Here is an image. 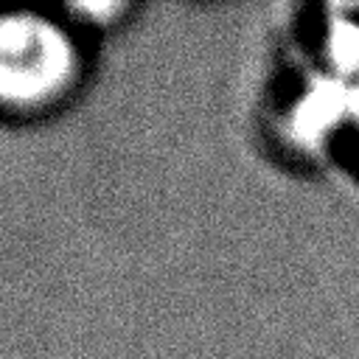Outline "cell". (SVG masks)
I'll return each mask as SVG.
<instances>
[{
	"label": "cell",
	"mask_w": 359,
	"mask_h": 359,
	"mask_svg": "<svg viewBox=\"0 0 359 359\" xmlns=\"http://www.w3.org/2000/svg\"><path fill=\"white\" fill-rule=\"evenodd\" d=\"M356 84L309 65L275 109V137L297 157L323 154L337 137H348Z\"/></svg>",
	"instance_id": "obj_2"
},
{
	"label": "cell",
	"mask_w": 359,
	"mask_h": 359,
	"mask_svg": "<svg viewBox=\"0 0 359 359\" xmlns=\"http://www.w3.org/2000/svg\"><path fill=\"white\" fill-rule=\"evenodd\" d=\"M348 140L359 154V84L353 90V107H351V123H348Z\"/></svg>",
	"instance_id": "obj_3"
},
{
	"label": "cell",
	"mask_w": 359,
	"mask_h": 359,
	"mask_svg": "<svg viewBox=\"0 0 359 359\" xmlns=\"http://www.w3.org/2000/svg\"><path fill=\"white\" fill-rule=\"evenodd\" d=\"M81 79V28L65 11L0 8V115L53 112Z\"/></svg>",
	"instance_id": "obj_1"
}]
</instances>
